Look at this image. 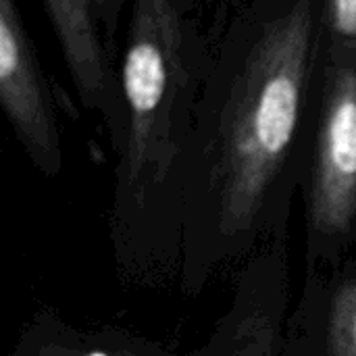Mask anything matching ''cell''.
<instances>
[{
    "label": "cell",
    "instance_id": "ba28073f",
    "mask_svg": "<svg viewBox=\"0 0 356 356\" xmlns=\"http://www.w3.org/2000/svg\"><path fill=\"white\" fill-rule=\"evenodd\" d=\"M94 4V10H96V17L106 21L111 17V13L115 10V0H92Z\"/></svg>",
    "mask_w": 356,
    "mask_h": 356
},
{
    "label": "cell",
    "instance_id": "8992f818",
    "mask_svg": "<svg viewBox=\"0 0 356 356\" xmlns=\"http://www.w3.org/2000/svg\"><path fill=\"white\" fill-rule=\"evenodd\" d=\"M327 355L356 356V282L346 284L334 298L327 332Z\"/></svg>",
    "mask_w": 356,
    "mask_h": 356
},
{
    "label": "cell",
    "instance_id": "52a82bcc",
    "mask_svg": "<svg viewBox=\"0 0 356 356\" xmlns=\"http://www.w3.org/2000/svg\"><path fill=\"white\" fill-rule=\"evenodd\" d=\"M325 23L334 46L356 48V0H327Z\"/></svg>",
    "mask_w": 356,
    "mask_h": 356
},
{
    "label": "cell",
    "instance_id": "5b68a950",
    "mask_svg": "<svg viewBox=\"0 0 356 356\" xmlns=\"http://www.w3.org/2000/svg\"><path fill=\"white\" fill-rule=\"evenodd\" d=\"M44 6L79 98L88 106H104L111 71L92 0H44Z\"/></svg>",
    "mask_w": 356,
    "mask_h": 356
},
{
    "label": "cell",
    "instance_id": "6da1fadb",
    "mask_svg": "<svg viewBox=\"0 0 356 356\" xmlns=\"http://www.w3.org/2000/svg\"><path fill=\"white\" fill-rule=\"evenodd\" d=\"M315 2L294 0L252 44L221 113V225L236 234L259 213L294 142L315 46Z\"/></svg>",
    "mask_w": 356,
    "mask_h": 356
},
{
    "label": "cell",
    "instance_id": "3957f363",
    "mask_svg": "<svg viewBox=\"0 0 356 356\" xmlns=\"http://www.w3.org/2000/svg\"><path fill=\"white\" fill-rule=\"evenodd\" d=\"M311 223L344 234L356 217V48L330 46L311 175Z\"/></svg>",
    "mask_w": 356,
    "mask_h": 356
},
{
    "label": "cell",
    "instance_id": "277c9868",
    "mask_svg": "<svg viewBox=\"0 0 356 356\" xmlns=\"http://www.w3.org/2000/svg\"><path fill=\"white\" fill-rule=\"evenodd\" d=\"M0 104L35 165L56 173L60 146L52 94L17 0H0Z\"/></svg>",
    "mask_w": 356,
    "mask_h": 356
},
{
    "label": "cell",
    "instance_id": "9c48e42d",
    "mask_svg": "<svg viewBox=\"0 0 356 356\" xmlns=\"http://www.w3.org/2000/svg\"><path fill=\"white\" fill-rule=\"evenodd\" d=\"M88 356H106L104 353H92V355H88Z\"/></svg>",
    "mask_w": 356,
    "mask_h": 356
},
{
    "label": "cell",
    "instance_id": "7a4b0ae2",
    "mask_svg": "<svg viewBox=\"0 0 356 356\" xmlns=\"http://www.w3.org/2000/svg\"><path fill=\"white\" fill-rule=\"evenodd\" d=\"M190 25L184 0H131L121 94L127 111V175L134 188L159 181L175 152L190 94Z\"/></svg>",
    "mask_w": 356,
    "mask_h": 356
}]
</instances>
